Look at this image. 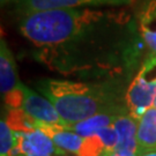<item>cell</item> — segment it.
Masks as SVG:
<instances>
[{"mask_svg": "<svg viewBox=\"0 0 156 156\" xmlns=\"http://www.w3.org/2000/svg\"><path fill=\"white\" fill-rule=\"evenodd\" d=\"M103 12L91 8H56L24 14L20 31L37 45H55L75 38L100 22Z\"/></svg>", "mask_w": 156, "mask_h": 156, "instance_id": "cell-1", "label": "cell"}, {"mask_svg": "<svg viewBox=\"0 0 156 156\" xmlns=\"http://www.w3.org/2000/svg\"><path fill=\"white\" fill-rule=\"evenodd\" d=\"M39 90L55 105L66 127L94 115L106 112L102 96L87 84L51 80L41 83Z\"/></svg>", "mask_w": 156, "mask_h": 156, "instance_id": "cell-2", "label": "cell"}, {"mask_svg": "<svg viewBox=\"0 0 156 156\" xmlns=\"http://www.w3.org/2000/svg\"><path fill=\"white\" fill-rule=\"evenodd\" d=\"M19 88L22 91V103L21 109L30 118L35 119L38 123V128L41 125H53L66 127V124L59 116L55 105L49 98L42 97L41 95L29 89L27 86L21 82Z\"/></svg>", "mask_w": 156, "mask_h": 156, "instance_id": "cell-3", "label": "cell"}, {"mask_svg": "<svg viewBox=\"0 0 156 156\" xmlns=\"http://www.w3.org/2000/svg\"><path fill=\"white\" fill-rule=\"evenodd\" d=\"M19 148L23 156H64L66 153L57 147L49 134L41 128L17 133Z\"/></svg>", "mask_w": 156, "mask_h": 156, "instance_id": "cell-4", "label": "cell"}, {"mask_svg": "<svg viewBox=\"0 0 156 156\" xmlns=\"http://www.w3.org/2000/svg\"><path fill=\"white\" fill-rule=\"evenodd\" d=\"M132 0H19V7L23 14L56 8H82L96 6H120Z\"/></svg>", "mask_w": 156, "mask_h": 156, "instance_id": "cell-5", "label": "cell"}, {"mask_svg": "<svg viewBox=\"0 0 156 156\" xmlns=\"http://www.w3.org/2000/svg\"><path fill=\"white\" fill-rule=\"evenodd\" d=\"M156 98V81L149 80L141 73L131 84L127 93L128 105L135 110L134 115L138 112L149 109L154 105Z\"/></svg>", "mask_w": 156, "mask_h": 156, "instance_id": "cell-6", "label": "cell"}, {"mask_svg": "<svg viewBox=\"0 0 156 156\" xmlns=\"http://www.w3.org/2000/svg\"><path fill=\"white\" fill-rule=\"evenodd\" d=\"M138 124L135 119L129 116H117L113 126L118 133V144L113 151L119 155H132L139 151L136 134Z\"/></svg>", "mask_w": 156, "mask_h": 156, "instance_id": "cell-7", "label": "cell"}, {"mask_svg": "<svg viewBox=\"0 0 156 156\" xmlns=\"http://www.w3.org/2000/svg\"><path fill=\"white\" fill-rule=\"evenodd\" d=\"M17 69L12 51L4 39L0 43V90L1 95L6 96L20 86Z\"/></svg>", "mask_w": 156, "mask_h": 156, "instance_id": "cell-8", "label": "cell"}, {"mask_svg": "<svg viewBox=\"0 0 156 156\" xmlns=\"http://www.w3.org/2000/svg\"><path fill=\"white\" fill-rule=\"evenodd\" d=\"M39 128L49 134L57 147H59L65 153L79 155L83 147L86 138L65 127L53 125H41Z\"/></svg>", "mask_w": 156, "mask_h": 156, "instance_id": "cell-9", "label": "cell"}, {"mask_svg": "<svg viewBox=\"0 0 156 156\" xmlns=\"http://www.w3.org/2000/svg\"><path fill=\"white\" fill-rule=\"evenodd\" d=\"M136 140L139 151L156 149V106H151L141 115Z\"/></svg>", "mask_w": 156, "mask_h": 156, "instance_id": "cell-10", "label": "cell"}, {"mask_svg": "<svg viewBox=\"0 0 156 156\" xmlns=\"http://www.w3.org/2000/svg\"><path fill=\"white\" fill-rule=\"evenodd\" d=\"M116 117H117L116 115L110 113V112H101V113L94 115L87 119H83L79 123L68 125L65 128L75 132L76 134L83 136V138H89V136L96 135L101 128L112 125Z\"/></svg>", "mask_w": 156, "mask_h": 156, "instance_id": "cell-11", "label": "cell"}, {"mask_svg": "<svg viewBox=\"0 0 156 156\" xmlns=\"http://www.w3.org/2000/svg\"><path fill=\"white\" fill-rule=\"evenodd\" d=\"M140 29L149 49L156 53V0H149L140 14Z\"/></svg>", "mask_w": 156, "mask_h": 156, "instance_id": "cell-12", "label": "cell"}, {"mask_svg": "<svg viewBox=\"0 0 156 156\" xmlns=\"http://www.w3.org/2000/svg\"><path fill=\"white\" fill-rule=\"evenodd\" d=\"M21 151L15 133L6 120L0 122V156H20Z\"/></svg>", "mask_w": 156, "mask_h": 156, "instance_id": "cell-13", "label": "cell"}, {"mask_svg": "<svg viewBox=\"0 0 156 156\" xmlns=\"http://www.w3.org/2000/svg\"><path fill=\"white\" fill-rule=\"evenodd\" d=\"M104 146V151H113L118 144V133L113 124L101 128L96 134Z\"/></svg>", "mask_w": 156, "mask_h": 156, "instance_id": "cell-14", "label": "cell"}, {"mask_svg": "<svg viewBox=\"0 0 156 156\" xmlns=\"http://www.w3.org/2000/svg\"><path fill=\"white\" fill-rule=\"evenodd\" d=\"M104 151V146L97 135L84 139L82 149L78 156H100Z\"/></svg>", "mask_w": 156, "mask_h": 156, "instance_id": "cell-15", "label": "cell"}, {"mask_svg": "<svg viewBox=\"0 0 156 156\" xmlns=\"http://www.w3.org/2000/svg\"><path fill=\"white\" fill-rule=\"evenodd\" d=\"M139 156H156V149H145L138 151Z\"/></svg>", "mask_w": 156, "mask_h": 156, "instance_id": "cell-16", "label": "cell"}, {"mask_svg": "<svg viewBox=\"0 0 156 156\" xmlns=\"http://www.w3.org/2000/svg\"><path fill=\"white\" fill-rule=\"evenodd\" d=\"M104 153H105L108 156H124V155H119V154L115 153L113 151H104ZM126 156H139V154L136 153V154H132V155H126Z\"/></svg>", "mask_w": 156, "mask_h": 156, "instance_id": "cell-17", "label": "cell"}, {"mask_svg": "<svg viewBox=\"0 0 156 156\" xmlns=\"http://www.w3.org/2000/svg\"><path fill=\"white\" fill-rule=\"evenodd\" d=\"M11 1H19V0H1V4H2V5H5V4L11 2Z\"/></svg>", "mask_w": 156, "mask_h": 156, "instance_id": "cell-18", "label": "cell"}, {"mask_svg": "<svg viewBox=\"0 0 156 156\" xmlns=\"http://www.w3.org/2000/svg\"><path fill=\"white\" fill-rule=\"evenodd\" d=\"M100 156H108V155H106L105 153H104V151H103V153H102V154H101V155H100Z\"/></svg>", "mask_w": 156, "mask_h": 156, "instance_id": "cell-19", "label": "cell"}, {"mask_svg": "<svg viewBox=\"0 0 156 156\" xmlns=\"http://www.w3.org/2000/svg\"><path fill=\"white\" fill-rule=\"evenodd\" d=\"M154 106H156V98H155V102H154Z\"/></svg>", "mask_w": 156, "mask_h": 156, "instance_id": "cell-20", "label": "cell"}]
</instances>
